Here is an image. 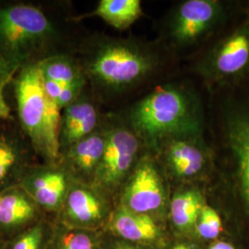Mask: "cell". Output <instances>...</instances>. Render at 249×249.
Listing matches in <instances>:
<instances>
[{
    "mask_svg": "<svg viewBox=\"0 0 249 249\" xmlns=\"http://www.w3.org/2000/svg\"><path fill=\"white\" fill-rule=\"evenodd\" d=\"M231 90L222 111L224 148L231 160L235 193L249 216V84Z\"/></svg>",
    "mask_w": 249,
    "mask_h": 249,
    "instance_id": "obj_6",
    "label": "cell"
},
{
    "mask_svg": "<svg viewBox=\"0 0 249 249\" xmlns=\"http://www.w3.org/2000/svg\"><path fill=\"white\" fill-rule=\"evenodd\" d=\"M84 85H85V80L79 81V82L66 86L63 89L62 92L57 100V104H58L59 108L61 110H64L66 107H69L70 105H71L72 103H74L77 99L79 98L81 95Z\"/></svg>",
    "mask_w": 249,
    "mask_h": 249,
    "instance_id": "obj_24",
    "label": "cell"
},
{
    "mask_svg": "<svg viewBox=\"0 0 249 249\" xmlns=\"http://www.w3.org/2000/svg\"><path fill=\"white\" fill-rule=\"evenodd\" d=\"M128 122L143 144L159 151L169 139L200 136L203 117L200 103L191 91L169 84L136 103L129 111Z\"/></svg>",
    "mask_w": 249,
    "mask_h": 249,
    "instance_id": "obj_1",
    "label": "cell"
},
{
    "mask_svg": "<svg viewBox=\"0 0 249 249\" xmlns=\"http://www.w3.org/2000/svg\"><path fill=\"white\" fill-rule=\"evenodd\" d=\"M56 35L52 21L38 8L26 4L0 7V54L22 67L45 50Z\"/></svg>",
    "mask_w": 249,
    "mask_h": 249,
    "instance_id": "obj_4",
    "label": "cell"
},
{
    "mask_svg": "<svg viewBox=\"0 0 249 249\" xmlns=\"http://www.w3.org/2000/svg\"><path fill=\"white\" fill-rule=\"evenodd\" d=\"M14 88L19 123L33 150L44 162L57 163L60 157L58 134L61 109L57 102L45 94L38 61L19 69Z\"/></svg>",
    "mask_w": 249,
    "mask_h": 249,
    "instance_id": "obj_2",
    "label": "cell"
},
{
    "mask_svg": "<svg viewBox=\"0 0 249 249\" xmlns=\"http://www.w3.org/2000/svg\"><path fill=\"white\" fill-rule=\"evenodd\" d=\"M55 224L49 249H104L103 231L71 229L56 222Z\"/></svg>",
    "mask_w": 249,
    "mask_h": 249,
    "instance_id": "obj_22",
    "label": "cell"
},
{
    "mask_svg": "<svg viewBox=\"0 0 249 249\" xmlns=\"http://www.w3.org/2000/svg\"><path fill=\"white\" fill-rule=\"evenodd\" d=\"M55 220L50 217L4 241L3 249H49L55 231Z\"/></svg>",
    "mask_w": 249,
    "mask_h": 249,
    "instance_id": "obj_20",
    "label": "cell"
},
{
    "mask_svg": "<svg viewBox=\"0 0 249 249\" xmlns=\"http://www.w3.org/2000/svg\"><path fill=\"white\" fill-rule=\"evenodd\" d=\"M204 205V198L198 190L190 188L178 191L169 205L170 218L174 227L180 232L195 231Z\"/></svg>",
    "mask_w": 249,
    "mask_h": 249,
    "instance_id": "obj_18",
    "label": "cell"
},
{
    "mask_svg": "<svg viewBox=\"0 0 249 249\" xmlns=\"http://www.w3.org/2000/svg\"><path fill=\"white\" fill-rule=\"evenodd\" d=\"M114 209L111 196L105 191L92 184L74 180L54 220L71 229L104 231Z\"/></svg>",
    "mask_w": 249,
    "mask_h": 249,
    "instance_id": "obj_9",
    "label": "cell"
},
{
    "mask_svg": "<svg viewBox=\"0 0 249 249\" xmlns=\"http://www.w3.org/2000/svg\"><path fill=\"white\" fill-rule=\"evenodd\" d=\"M196 71L213 89L249 84V13L242 10L238 20L197 63Z\"/></svg>",
    "mask_w": 249,
    "mask_h": 249,
    "instance_id": "obj_5",
    "label": "cell"
},
{
    "mask_svg": "<svg viewBox=\"0 0 249 249\" xmlns=\"http://www.w3.org/2000/svg\"><path fill=\"white\" fill-rule=\"evenodd\" d=\"M100 126L99 114L95 106L80 95L63 110L60 119L58 143L61 153L73 144L94 132Z\"/></svg>",
    "mask_w": 249,
    "mask_h": 249,
    "instance_id": "obj_16",
    "label": "cell"
},
{
    "mask_svg": "<svg viewBox=\"0 0 249 249\" xmlns=\"http://www.w3.org/2000/svg\"><path fill=\"white\" fill-rule=\"evenodd\" d=\"M242 13L241 4L219 0H187L179 3L170 16L166 34L178 47L196 45L226 26Z\"/></svg>",
    "mask_w": 249,
    "mask_h": 249,
    "instance_id": "obj_7",
    "label": "cell"
},
{
    "mask_svg": "<svg viewBox=\"0 0 249 249\" xmlns=\"http://www.w3.org/2000/svg\"><path fill=\"white\" fill-rule=\"evenodd\" d=\"M160 150L171 175L180 181L199 178L211 161V152L201 135L169 139Z\"/></svg>",
    "mask_w": 249,
    "mask_h": 249,
    "instance_id": "obj_12",
    "label": "cell"
},
{
    "mask_svg": "<svg viewBox=\"0 0 249 249\" xmlns=\"http://www.w3.org/2000/svg\"><path fill=\"white\" fill-rule=\"evenodd\" d=\"M43 83H44V89H45L46 96L51 100L57 102V100L62 92L63 89L66 86L61 83L56 82V81L45 79L44 77H43Z\"/></svg>",
    "mask_w": 249,
    "mask_h": 249,
    "instance_id": "obj_27",
    "label": "cell"
},
{
    "mask_svg": "<svg viewBox=\"0 0 249 249\" xmlns=\"http://www.w3.org/2000/svg\"><path fill=\"white\" fill-rule=\"evenodd\" d=\"M208 249H236V248L229 241L216 240L212 242Z\"/></svg>",
    "mask_w": 249,
    "mask_h": 249,
    "instance_id": "obj_29",
    "label": "cell"
},
{
    "mask_svg": "<svg viewBox=\"0 0 249 249\" xmlns=\"http://www.w3.org/2000/svg\"><path fill=\"white\" fill-rule=\"evenodd\" d=\"M195 231L205 241H216L223 231V221L218 212L210 205L205 204L196 222Z\"/></svg>",
    "mask_w": 249,
    "mask_h": 249,
    "instance_id": "obj_23",
    "label": "cell"
},
{
    "mask_svg": "<svg viewBox=\"0 0 249 249\" xmlns=\"http://www.w3.org/2000/svg\"><path fill=\"white\" fill-rule=\"evenodd\" d=\"M4 248V240L0 237V249H3Z\"/></svg>",
    "mask_w": 249,
    "mask_h": 249,
    "instance_id": "obj_31",
    "label": "cell"
},
{
    "mask_svg": "<svg viewBox=\"0 0 249 249\" xmlns=\"http://www.w3.org/2000/svg\"><path fill=\"white\" fill-rule=\"evenodd\" d=\"M36 162L31 151L15 137L0 134V192L19 184Z\"/></svg>",
    "mask_w": 249,
    "mask_h": 249,
    "instance_id": "obj_17",
    "label": "cell"
},
{
    "mask_svg": "<svg viewBox=\"0 0 249 249\" xmlns=\"http://www.w3.org/2000/svg\"><path fill=\"white\" fill-rule=\"evenodd\" d=\"M104 232L142 247L158 246L163 239L160 225L154 218L130 212L119 204L114 209Z\"/></svg>",
    "mask_w": 249,
    "mask_h": 249,
    "instance_id": "obj_15",
    "label": "cell"
},
{
    "mask_svg": "<svg viewBox=\"0 0 249 249\" xmlns=\"http://www.w3.org/2000/svg\"><path fill=\"white\" fill-rule=\"evenodd\" d=\"M107 131L106 150L92 185L112 196L122 189L132 174L142 142L124 124L108 126Z\"/></svg>",
    "mask_w": 249,
    "mask_h": 249,
    "instance_id": "obj_8",
    "label": "cell"
},
{
    "mask_svg": "<svg viewBox=\"0 0 249 249\" xmlns=\"http://www.w3.org/2000/svg\"><path fill=\"white\" fill-rule=\"evenodd\" d=\"M159 64L158 54L141 42L105 38L89 52L84 73L102 89L122 91L149 78Z\"/></svg>",
    "mask_w": 249,
    "mask_h": 249,
    "instance_id": "obj_3",
    "label": "cell"
},
{
    "mask_svg": "<svg viewBox=\"0 0 249 249\" xmlns=\"http://www.w3.org/2000/svg\"><path fill=\"white\" fill-rule=\"evenodd\" d=\"M104 249H147L145 247L120 240L103 231Z\"/></svg>",
    "mask_w": 249,
    "mask_h": 249,
    "instance_id": "obj_25",
    "label": "cell"
},
{
    "mask_svg": "<svg viewBox=\"0 0 249 249\" xmlns=\"http://www.w3.org/2000/svg\"><path fill=\"white\" fill-rule=\"evenodd\" d=\"M142 15L140 0H101L96 9L80 17H99L116 30H125Z\"/></svg>",
    "mask_w": 249,
    "mask_h": 249,
    "instance_id": "obj_19",
    "label": "cell"
},
{
    "mask_svg": "<svg viewBox=\"0 0 249 249\" xmlns=\"http://www.w3.org/2000/svg\"><path fill=\"white\" fill-rule=\"evenodd\" d=\"M9 83V82H5L3 84H0V120L8 119L10 116V107L4 97V89Z\"/></svg>",
    "mask_w": 249,
    "mask_h": 249,
    "instance_id": "obj_28",
    "label": "cell"
},
{
    "mask_svg": "<svg viewBox=\"0 0 249 249\" xmlns=\"http://www.w3.org/2000/svg\"><path fill=\"white\" fill-rule=\"evenodd\" d=\"M38 63L44 78L65 86L85 80L84 71L69 55H51L38 60Z\"/></svg>",
    "mask_w": 249,
    "mask_h": 249,
    "instance_id": "obj_21",
    "label": "cell"
},
{
    "mask_svg": "<svg viewBox=\"0 0 249 249\" xmlns=\"http://www.w3.org/2000/svg\"><path fill=\"white\" fill-rule=\"evenodd\" d=\"M107 127L92 133L60 153L59 163L75 181L92 184L107 146Z\"/></svg>",
    "mask_w": 249,
    "mask_h": 249,
    "instance_id": "obj_14",
    "label": "cell"
},
{
    "mask_svg": "<svg viewBox=\"0 0 249 249\" xmlns=\"http://www.w3.org/2000/svg\"><path fill=\"white\" fill-rule=\"evenodd\" d=\"M118 204L130 212L154 219L165 213L167 194L163 179L149 157L138 161L121 189Z\"/></svg>",
    "mask_w": 249,
    "mask_h": 249,
    "instance_id": "obj_10",
    "label": "cell"
},
{
    "mask_svg": "<svg viewBox=\"0 0 249 249\" xmlns=\"http://www.w3.org/2000/svg\"><path fill=\"white\" fill-rule=\"evenodd\" d=\"M48 217L19 185L0 192V237L8 240Z\"/></svg>",
    "mask_w": 249,
    "mask_h": 249,
    "instance_id": "obj_13",
    "label": "cell"
},
{
    "mask_svg": "<svg viewBox=\"0 0 249 249\" xmlns=\"http://www.w3.org/2000/svg\"><path fill=\"white\" fill-rule=\"evenodd\" d=\"M19 69L20 67L12 65L0 54V84L10 82Z\"/></svg>",
    "mask_w": 249,
    "mask_h": 249,
    "instance_id": "obj_26",
    "label": "cell"
},
{
    "mask_svg": "<svg viewBox=\"0 0 249 249\" xmlns=\"http://www.w3.org/2000/svg\"><path fill=\"white\" fill-rule=\"evenodd\" d=\"M170 249H197L196 246L190 242L187 241H180L175 243Z\"/></svg>",
    "mask_w": 249,
    "mask_h": 249,
    "instance_id": "obj_30",
    "label": "cell"
},
{
    "mask_svg": "<svg viewBox=\"0 0 249 249\" xmlns=\"http://www.w3.org/2000/svg\"><path fill=\"white\" fill-rule=\"evenodd\" d=\"M74 179L57 163H35L29 167L19 186L34 198L48 217L55 219L60 213Z\"/></svg>",
    "mask_w": 249,
    "mask_h": 249,
    "instance_id": "obj_11",
    "label": "cell"
}]
</instances>
